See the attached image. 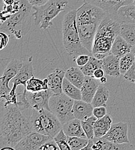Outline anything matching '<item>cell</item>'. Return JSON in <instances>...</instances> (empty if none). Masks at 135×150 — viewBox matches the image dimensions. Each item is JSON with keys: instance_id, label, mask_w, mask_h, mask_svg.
<instances>
[{"instance_id": "6da1fadb", "label": "cell", "mask_w": 135, "mask_h": 150, "mask_svg": "<svg viewBox=\"0 0 135 150\" xmlns=\"http://www.w3.org/2000/svg\"><path fill=\"white\" fill-rule=\"evenodd\" d=\"M0 124L1 147L15 148L20 141L28 133L34 131L29 118L21 112L14 104L2 106Z\"/></svg>"}, {"instance_id": "7a4b0ae2", "label": "cell", "mask_w": 135, "mask_h": 150, "mask_svg": "<svg viewBox=\"0 0 135 150\" xmlns=\"http://www.w3.org/2000/svg\"><path fill=\"white\" fill-rule=\"evenodd\" d=\"M108 14L101 8L88 2L77 10V24L82 45L92 53L98 28Z\"/></svg>"}, {"instance_id": "3957f363", "label": "cell", "mask_w": 135, "mask_h": 150, "mask_svg": "<svg viewBox=\"0 0 135 150\" xmlns=\"http://www.w3.org/2000/svg\"><path fill=\"white\" fill-rule=\"evenodd\" d=\"M120 23L112 15H108L99 25L94 38L92 54L98 59L109 54L116 38L120 35Z\"/></svg>"}, {"instance_id": "277c9868", "label": "cell", "mask_w": 135, "mask_h": 150, "mask_svg": "<svg viewBox=\"0 0 135 150\" xmlns=\"http://www.w3.org/2000/svg\"><path fill=\"white\" fill-rule=\"evenodd\" d=\"M20 8L17 12L5 16L1 20V30L12 34L17 39L24 36L29 30L32 16V6L28 0H19Z\"/></svg>"}, {"instance_id": "5b68a950", "label": "cell", "mask_w": 135, "mask_h": 150, "mask_svg": "<svg viewBox=\"0 0 135 150\" xmlns=\"http://www.w3.org/2000/svg\"><path fill=\"white\" fill-rule=\"evenodd\" d=\"M62 34L63 44L69 56L74 59L80 54L93 56L80 40L77 24V10H71L64 16Z\"/></svg>"}, {"instance_id": "8992f818", "label": "cell", "mask_w": 135, "mask_h": 150, "mask_svg": "<svg viewBox=\"0 0 135 150\" xmlns=\"http://www.w3.org/2000/svg\"><path fill=\"white\" fill-rule=\"evenodd\" d=\"M29 121L34 131L54 139L62 129L63 124L50 110L32 109Z\"/></svg>"}, {"instance_id": "52a82bcc", "label": "cell", "mask_w": 135, "mask_h": 150, "mask_svg": "<svg viewBox=\"0 0 135 150\" xmlns=\"http://www.w3.org/2000/svg\"><path fill=\"white\" fill-rule=\"evenodd\" d=\"M68 3L67 0H50L42 6H32L34 11L32 16L35 25L44 30L50 28L53 25V19L64 11Z\"/></svg>"}, {"instance_id": "ba28073f", "label": "cell", "mask_w": 135, "mask_h": 150, "mask_svg": "<svg viewBox=\"0 0 135 150\" xmlns=\"http://www.w3.org/2000/svg\"><path fill=\"white\" fill-rule=\"evenodd\" d=\"M74 100L64 94H54L50 99V111L64 124L75 118L73 113Z\"/></svg>"}, {"instance_id": "9c48e42d", "label": "cell", "mask_w": 135, "mask_h": 150, "mask_svg": "<svg viewBox=\"0 0 135 150\" xmlns=\"http://www.w3.org/2000/svg\"><path fill=\"white\" fill-rule=\"evenodd\" d=\"M32 57L29 58L27 61L24 62L23 65L20 69L19 73L12 80V83L13 84V87L10 93L6 95L7 100L12 103H16L17 102V88L20 84L24 86V93L26 94V86L27 81L32 77H34V68Z\"/></svg>"}, {"instance_id": "30bf717a", "label": "cell", "mask_w": 135, "mask_h": 150, "mask_svg": "<svg viewBox=\"0 0 135 150\" xmlns=\"http://www.w3.org/2000/svg\"><path fill=\"white\" fill-rule=\"evenodd\" d=\"M24 62L20 59H12L6 67L1 77L0 95H8L11 91L9 87L10 81L17 75Z\"/></svg>"}, {"instance_id": "8fae6325", "label": "cell", "mask_w": 135, "mask_h": 150, "mask_svg": "<svg viewBox=\"0 0 135 150\" xmlns=\"http://www.w3.org/2000/svg\"><path fill=\"white\" fill-rule=\"evenodd\" d=\"M53 139L36 131H32L25 136L15 146L16 150H39L48 140Z\"/></svg>"}, {"instance_id": "7c38bea8", "label": "cell", "mask_w": 135, "mask_h": 150, "mask_svg": "<svg viewBox=\"0 0 135 150\" xmlns=\"http://www.w3.org/2000/svg\"><path fill=\"white\" fill-rule=\"evenodd\" d=\"M53 95H54L53 92L48 88L35 93L27 91L26 98L30 108L32 109L36 110L47 109L50 110L49 101L50 98Z\"/></svg>"}, {"instance_id": "4fadbf2b", "label": "cell", "mask_w": 135, "mask_h": 150, "mask_svg": "<svg viewBox=\"0 0 135 150\" xmlns=\"http://www.w3.org/2000/svg\"><path fill=\"white\" fill-rule=\"evenodd\" d=\"M128 125L127 123L120 122L112 124L109 131L102 139L116 144L130 143L128 136Z\"/></svg>"}, {"instance_id": "5bb4252c", "label": "cell", "mask_w": 135, "mask_h": 150, "mask_svg": "<svg viewBox=\"0 0 135 150\" xmlns=\"http://www.w3.org/2000/svg\"><path fill=\"white\" fill-rule=\"evenodd\" d=\"M100 83L99 80L98 81L94 77L85 76L84 82L80 88L82 100L88 103H92Z\"/></svg>"}, {"instance_id": "9a60e30c", "label": "cell", "mask_w": 135, "mask_h": 150, "mask_svg": "<svg viewBox=\"0 0 135 150\" xmlns=\"http://www.w3.org/2000/svg\"><path fill=\"white\" fill-rule=\"evenodd\" d=\"M93 150H134L135 147L129 143L116 144L102 138L94 137L93 139Z\"/></svg>"}, {"instance_id": "2e32d148", "label": "cell", "mask_w": 135, "mask_h": 150, "mask_svg": "<svg viewBox=\"0 0 135 150\" xmlns=\"http://www.w3.org/2000/svg\"><path fill=\"white\" fill-rule=\"evenodd\" d=\"M120 57L116 56L110 53L103 59V66L105 74L112 77H119L120 73Z\"/></svg>"}, {"instance_id": "e0dca14e", "label": "cell", "mask_w": 135, "mask_h": 150, "mask_svg": "<svg viewBox=\"0 0 135 150\" xmlns=\"http://www.w3.org/2000/svg\"><path fill=\"white\" fill-rule=\"evenodd\" d=\"M93 109L91 103H88L83 100H74L73 106V113L75 118L83 121L93 115Z\"/></svg>"}, {"instance_id": "ac0fdd59", "label": "cell", "mask_w": 135, "mask_h": 150, "mask_svg": "<svg viewBox=\"0 0 135 150\" xmlns=\"http://www.w3.org/2000/svg\"><path fill=\"white\" fill-rule=\"evenodd\" d=\"M65 72L63 70L57 68L48 76V88L54 94L63 93L62 86L65 77Z\"/></svg>"}, {"instance_id": "d6986e66", "label": "cell", "mask_w": 135, "mask_h": 150, "mask_svg": "<svg viewBox=\"0 0 135 150\" xmlns=\"http://www.w3.org/2000/svg\"><path fill=\"white\" fill-rule=\"evenodd\" d=\"M62 129L67 136H76L87 139V136L82 128L81 121L77 118H74L63 124Z\"/></svg>"}, {"instance_id": "ffe728a7", "label": "cell", "mask_w": 135, "mask_h": 150, "mask_svg": "<svg viewBox=\"0 0 135 150\" xmlns=\"http://www.w3.org/2000/svg\"><path fill=\"white\" fill-rule=\"evenodd\" d=\"M121 23H129L135 24V5L132 4L121 7L113 15Z\"/></svg>"}, {"instance_id": "44dd1931", "label": "cell", "mask_w": 135, "mask_h": 150, "mask_svg": "<svg viewBox=\"0 0 135 150\" xmlns=\"http://www.w3.org/2000/svg\"><path fill=\"white\" fill-rule=\"evenodd\" d=\"M112 125V118L109 114H106L101 118L97 120L94 126V137L101 138L109 131Z\"/></svg>"}, {"instance_id": "7402d4cb", "label": "cell", "mask_w": 135, "mask_h": 150, "mask_svg": "<svg viewBox=\"0 0 135 150\" xmlns=\"http://www.w3.org/2000/svg\"><path fill=\"white\" fill-rule=\"evenodd\" d=\"M131 46L120 35L115 39L112 46L111 53L116 56L121 57L126 54L131 52Z\"/></svg>"}, {"instance_id": "603a6c76", "label": "cell", "mask_w": 135, "mask_h": 150, "mask_svg": "<svg viewBox=\"0 0 135 150\" xmlns=\"http://www.w3.org/2000/svg\"><path fill=\"white\" fill-rule=\"evenodd\" d=\"M65 78L80 89L84 82L85 75L79 67H70L65 72Z\"/></svg>"}, {"instance_id": "cb8c5ba5", "label": "cell", "mask_w": 135, "mask_h": 150, "mask_svg": "<svg viewBox=\"0 0 135 150\" xmlns=\"http://www.w3.org/2000/svg\"><path fill=\"white\" fill-rule=\"evenodd\" d=\"M109 91L106 87L100 84L97 90L92 104L94 108L98 106H105L107 105V101L109 97Z\"/></svg>"}, {"instance_id": "d4e9b609", "label": "cell", "mask_w": 135, "mask_h": 150, "mask_svg": "<svg viewBox=\"0 0 135 150\" xmlns=\"http://www.w3.org/2000/svg\"><path fill=\"white\" fill-rule=\"evenodd\" d=\"M120 35L131 46L135 45V24L123 23L121 24Z\"/></svg>"}, {"instance_id": "484cf974", "label": "cell", "mask_w": 135, "mask_h": 150, "mask_svg": "<svg viewBox=\"0 0 135 150\" xmlns=\"http://www.w3.org/2000/svg\"><path fill=\"white\" fill-rule=\"evenodd\" d=\"M48 88L47 78L41 80L39 79L35 78L34 76L31 78L27 81L26 86V91L32 93L45 90Z\"/></svg>"}, {"instance_id": "4316f807", "label": "cell", "mask_w": 135, "mask_h": 150, "mask_svg": "<svg viewBox=\"0 0 135 150\" xmlns=\"http://www.w3.org/2000/svg\"><path fill=\"white\" fill-rule=\"evenodd\" d=\"M103 59H98L93 56L90 57L87 63L83 67H79L85 76H92L97 69L102 68Z\"/></svg>"}, {"instance_id": "83f0119b", "label": "cell", "mask_w": 135, "mask_h": 150, "mask_svg": "<svg viewBox=\"0 0 135 150\" xmlns=\"http://www.w3.org/2000/svg\"><path fill=\"white\" fill-rule=\"evenodd\" d=\"M63 93L74 100H82L80 89L70 83L64 77L62 86Z\"/></svg>"}, {"instance_id": "f1b7e54d", "label": "cell", "mask_w": 135, "mask_h": 150, "mask_svg": "<svg viewBox=\"0 0 135 150\" xmlns=\"http://www.w3.org/2000/svg\"><path fill=\"white\" fill-rule=\"evenodd\" d=\"M135 61L134 55L132 52L121 57L120 60V68L121 75H124L132 67Z\"/></svg>"}, {"instance_id": "f546056e", "label": "cell", "mask_w": 135, "mask_h": 150, "mask_svg": "<svg viewBox=\"0 0 135 150\" xmlns=\"http://www.w3.org/2000/svg\"><path fill=\"white\" fill-rule=\"evenodd\" d=\"M97 120V118L95 116L92 115L83 121H81L82 128L89 139H93L94 137V126Z\"/></svg>"}, {"instance_id": "4dcf8cb0", "label": "cell", "mask_w": 135, "mask_h": 150, "mask_svg": "<svg viewBox=\"0 0 135 150\" xmlns=\"http://www.w3.org/2000/svg\"><path fill=\"white\" fill-rule=\"evenodd\" d=\"M68 144L71 149V150H83L89 142V139H85L79 137H67Z\"/></svg>"}, {"instance_id": "1f68e13d", "label": "cell", "mask_w": 135, "mask_h": 150, "mask_svg": "<svg viewBox=\"0 0 135 150\" xmlns=\"http://www.w3.org/2000/svg\"><path fill=\"white\" fill-rule=\"evenodd\" d=\"M67 136L64 133L63 130L62 129L54 137V140L57 143L60 150H71V149L68 144Z\"/></svg>"}, {"instance_id": "d6a6232c", "label": "cell", "mask_w": 135, "mask_h": 150, "mask_svg": "<svg viewBox=\"0 0 135 150\" xmlns=\"http://www.w3.org/2000/svg\"><path fill=\"white\" fill-rule=\"evenodd\" d=\"M112 1L113 0H83L84 2L90 3L101 8L108 15L111 13Z\"/></svg>"}, {"instance_id": "836d02e7", "label": "cell", "mask_w": 135, "mask_h": 150, "mask_svg": "<svg viewBox=\"0 0 135 150\" xmlns=\"http://www.w3.org/2000/svg\"><path fill=\"white\" fill-rule=\"evenodd\" d=\"M60 150L59 146L54 140V139H51L47 141L39 149V150Z\"/></svg>"}, {"instance_id": "e575fe53", "label": "cell", "mask_w": 135, "mask_h": 150, "mask_svg": "<svg viewBox=\"0 0 135 150\" xmlns=\"http://www.w3.org/2000/svg\"><path fill=\"white\" fill-rule=\"evenodd\" d=\"M90 56H91L87 54H80L74 59L76 61V62L78 67H82L85 66L87 63Z\"/></svg>"}, {"instance_id": "d590c367", "label": "cell", "mask_w": 135, "mask_h": 150, "mask_svg": "<svg viewBox=\"0 0 135 150\" xmlns=\"http://www.w3.org/2000/svg\"><path fill=\"white\" fill-rule=\"evenodd\" d=\"M124 78L132 83H135V61L130 69L124 75Z\"/></svg>"}, {"instance_id": "8d00e7d4", "label": "cell", "mask_w": 135, "mask_h": 150, "mask_svg": "<svg viewBox=\"0 0 135 150\" xmlns=\"http://www.w3.org/2000/svg\"><path fill=\"white\" fill-rule=\"evenodd\" d=\"M93 112V115L95 116L97 119H99L107 114V110L105 106H98L94 108Z\"/></svg>"}, {"instance_id": "74e56055", "label": "cell", "mask_w": 135, "mask_h": 150, "mask_svg": "<svg viewBox=\"0 0 135 150\" xmlns=\"http://www.w3.org/2000/svg\"><path fill=\"white\" fill-rule=\"evenodd\" d=\"M0 35H1V49L2 50L8 44V42L9 41V35H8L6 33L4 32L1 31Z\"/></svg>"}, {"instance_id": "f35d334b", "label": "cell", "mask_w": 135, "mask_h": 150, "mask_svg": "<svg viewBox=\"0 0 135 150\" xmlns=\"http://www.w3.org/2000/svg\"><path fill=\"white\" fill-rule=\"evenodd\" d=\"M32 6H42L48 2L50 0H28Z\"/></svg>"}, {"instance_id": "ab89813d", "label": "cell", "mask_w": 135, "mask_h": 150, "mask_svg": "<svg viewBox=\"0 0 135 150\" xmlns=\"http://www.w3.org/2000/svg\"><path fill=\"white\" fill-rule=\"evenodd\" d=\"M105 72L102 68L97 69L93 74V77L98 80H99L101 77L104 76Z\"/></svg>"}, {"instance_id": "60d3db41", "label": "cell", "mask_w": 135, "mask_h": 150, "mask_svg": "<svg viewBox=\"0 0 135 150\" xmlns=\"http://www.w3.org/2000/svg\"><path fill=\"white\" fill-rule=\"evenodd\" d=\"M94 142L93 139H89V142L87 146L83 149L82 150H93V146Z\"/></svg>"}, {"instance_id": "b9f144b4", "label": "cell", "mask_w": 135, "mask_h": 150, "mask_svg": "<svg viewBox=\"0 0 135 150\" xmlns=\"http://www.w3.org/2000/svg\"><path fill=\"white\" fill-rule=\"evenodd\" d=\"M4 5H13L16 2L15 0H3Z\"/></svg>"}, {"instance_id": "7bdbcfd3", "label": "cell", "mask_w": 135, "mask_h": 150, "mask_svg": "<svg viewBox=\"0 0 135 150\" xmlns=\"http://www.w3.org/2000/svg\"><path fill=\"white\" fill-rule=\"evenodd\" d=\"M99 81L101 84H104L105 83H106L107 82V78L105 77V76H103L102 77H101L100 79H99Z\"/></svg>"}, {"instance_id": "ee69618b", "label": "cell", "mask_w": 135, "mask_h": 150, "mask_svg": "<svg viewBox=\"0 0 135 150\" xmlns=\"http://www.w3.org/2000/svg\"><path fill=\"white\" fill-rule=\"evenodd\" d=\"M131 52L133 53V54L134 55L135 58V46H133L132 47V49H131Z\"/></svg>"}, {"instance_id": "f6af8a7d", "label": "cell", "mask_w": 135, "mask_h": 150, "mask_svg": "<svg viewBox=\"0 0 135 150\" xmlns=\"http://www.w3.org/2000/svg\"><path fill=\"white\" fill-rule=\"evenodd\" d=\"M134 4H135V0H134V3H133Z\"/></svg>"}]
</instances>
